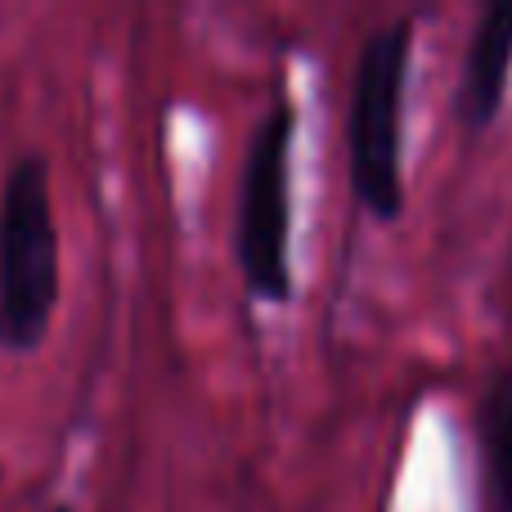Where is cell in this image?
I'll use <instances>...</instances> for the list:
<instances>
[{"mask_svg": "<svg viewBox=\"0 0 512 512\" xmlns=\"http://www.w3.org/2000/svg\"><path fill=\"white\" fill-rule=\"evenodd\" d=\"M59 306V230L50 203V167L27 153L0 189V346L36 351Z\"/></svg>", "mask_w": 512, "mask_h": 512, "instance_id": "obj_1", "label": "cell"}, {"mask_svg": "<svg viewBox=\"0 0 512 512\" xmlns=\"http://www.w3.org/2000/svg\"><path fill=\"white\" fill-rule=\"evenodd\" d=\"M409 50L414 23L400 18L364 41L355 68L351 99V180L355 198L378 221H396L405 212V180H400V104H405Z\"/></svg>", "mask_w": 512, "mask_h": 512, "instance_id": "obj_2", "label": "cell"}, {"mask_svg": "<svg viewBox=\"0 0 512 512\" xmlns=\"http://www.w3.org/2000/svg\"><path fill=\"white\" fill-rule=\"evenodd\" d=\"M292 131L297 117L288 104H274V113L256 126L248 162H243V189H239V270L248 288L261 301H288L292 297V261H288V234H292Z\"/></svg>", "mask_w": 512, "mask_h": 512, "instance_id": "obj_3", "label": "cell"}, {"mask_svg": "<svg viewBox=\"0 0 512 512\" xmlns=\"http://www.w3.org/2000/svg\"><path fill=\"white\" fill-rule=\"evenodd\" d=\"M508 68H512V0L486 9L477 23L468 54V77H463V117L468 126H490L508 95Z\"/></svg>", "mask_w": 512, "mask_h": 512, "instance_id": "obj_4", "label": "cell"}, {"mask_svg": "<svg viewBox=\"0 0 512 512\" xmlns=\"http://www.w3.org/2000/svg\"><path fill=\"white\" fill-rule=\"evenodd\" d=\"M481 450L495 512H512V364L495 373L481 400Z\"/></svg>", "mask_w": 512, "mask_h": 512, "instance_id": "obj_5", "label": "cell"}, {"mask_svg": "<svg viewBox=\"0 0 512 512\" xmlns=\"http://www.w3.org/2000/svg\"><path fill=\"white\" fill-rule=\"evenodd\" d=\"M50 512H72V508H63V504H59V508H50Z\"/></svg>", "mask_w": 512, "mask_h": 512, "instance_id": "obj_6", "label": "cell"}]
</instances>
